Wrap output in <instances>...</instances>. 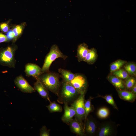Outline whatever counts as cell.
Wrapping results in <instances>:
<instances>
[{"label":"cell","instance_id":"19","mask_svg":"<svg viewBox=\"0 0 136 136\" xmlns=\"http://www.w3.org/2000/svg\"><path fill=\"white\" fill-rule=\"evenodd\" d=\"M127 61L121 59H118L111 63L110 65L111 73L121 68L127 63Z\"/></svg>","mask_w":136,"mask_h":136},{"label":"cell","instance_id":"3","mask_svg":"<svg viewBox=\"0 0 136 136\" xmlns=\"http://www.w3.org/2000/svg\"><path fill=\"white\" fill-rule=\"evenodd\" d=\"M16 48L8 46L0 49V64L10 68H14L16 61L15 58Z\"/></svg>","mask_w":136,"mask_h":136},{"label":"cell","instance_id":"16","mask_svg":"<svg viewBox=\"0 0 136 136\" xmlns=\"http://www.w3.org/2000/svg\"><path fill=\"white\" fill-rule=\"evenodd\" d=\"M98 57L96 50L92 48L89 49L84 61L88 64H92L96 61Z\"/></svg>","mask_w":136,"mask_h":136},{"label":"cell","instance_id":"22","mask_svg":"<svg viewBox=\"0 0 136 136\" xmlns=\"http://www.w3.org/2000/svg\"><path fill=\"white\" fill-rule=\"evenodd\" d=\"M111 73L121 79L125 80L130 76L128 73L124 69L121 68Z\"/></svg>","mask_w":136,"mask_h":136},{"label":"cell","instance_id":"12","mask_svg":"<svg viewBox=\"0 0 136 136\" xmlns=\"http://www.w3.org/2000/svg\"><path fill=\"white\" fill-rule=\"evenodd\" d=\"M89 50L88 46L85 43L81 44L78 46L77 57L78 62L84 61Z\"/></svg>","mask_w":136,"mask_h":136},{"label":"cell","instance_id":"14","mask_svg":"<svg viewBox=\"0 0 136 136\" xmlns=\"http://www.w3.org/2000/svg\"><path fill=\"white\" fill-rule=\"evenodd\" d=\"M117 91L119 97L124 100L133 102L136 98L135 94L130 91L125 90H118Z\"/></svg>","mask_w":136,"mask_h":136},{"label":"cell","instance_id":"20","mask_svg":"<svg viewBox=\"0 0 136 136\" xmlns=\"http://www.w3.org/2000/svg\"><path fill=\"white\" fill-rule=\"evenodd\" d=\"M129 74L132 76L136 75V64L134 63H126L124 65L123 68Z\"/></svg>","mask_w":136,"mask_h":136},{"label":"cell","instance_id":"18","mask_svg":"<svg viewBox=\"0 0 136 136\" xmlns=\"http://www.w3.org/2000/svg\"><path fill=\"white\" fill-rule=\"evenodd\" d=\"M113 129L108 123L102 125L100 127L98 133L99 136H109L112 135L113 132Z\"/></svg>","mask_w":136,"mask_h":136},{"label":"cell","instance_id":"2","mask_svg":"<svg viewBox=\"0 0 136 136\" xmlns=\"http://www.w3.org/2000/svg\"><path fill=\"white\" fill-rule=\"evenodd\" d=\"M68 57L64 54L56 44L53 45L48 53L46 56L44 62L41 68L42 74L49 71V68L53 62L56 59L61 58L65 60Z\"/></svg>","mask_w":136,"mask_h":136},{"label":"cell","instance_id":"4","mask_svg":"<svg viewBox=\"0 0 136 136\" xmlns=\"http://www.w3.org/2000/svg\"><path fill=\"white\" fill-rule=\"evenodd\" d=\"M84 94H80L78 97L71 105L76 112L75 119L82 124V120L85 119Z\"/></svg>","mask_w":136,"mask_h":136},{"label":"cell","instance_id":"23","mask_svg":"<svg viewBox=\"0 0 136 136\" xmlns=\"http://www.w3.org/2000/svg\"><path fill=\"white\" fill-rule=\"evenodd\" d=\"M92 99V98L91 97H90L84 103L85 119L86 120L87 117L89 114L92 112L93 110V107L91 103Z\"/></svg>","mask_w":136,"mask_h":136},{"label":"cell","instance_id":"30","mask_svg":"<svg viewBox=\"0 0 136 136\" xmlns=\"http://www.w3.org/2000/svg\"><path fill=\"white\" fill-rule=\"evenodd\" d=\"M6 36L8 40H11L13 39H15V36L13 31L10 30L7 33Z\"/></svg>","mask_w":136,"mask_h":136},{"label":"cell","instance_id":"13","mask_svg":"<svg viewBox=\"0 0 136 136\" xmlns=\"http://www.w3.org/2000/svg\"><path fill=\"white\" fill-rule=\"evenodd\" d=\"M107 79L117 89L123 90L125 89L124 82L122 79L112 74L109 75Z\"/></svg>","mask_w":136,"mask_h":136},{"label":"cell","instance_id":"8","mask_svg":"<svg viewBox=\"0 0 136 136\" xmlns=\"http://www.w3.org/2000/svg\"><path fill=\"white\" fill-rule=\"evenodd\" d=\"M67 102H64V114L61 117L62 121L68 125L75 115L76 112L74 108L72 106H69Z\"/></svg>","mask_w":136,"mask_h":136},{"label":"cell","instance_id":"28","mask_svg":"<svg viewBox=\"0 0 136 136\" xmlns=\"http://www.w3.org/2000/svg\"><path fill=\"white\" fill-rule=\"evenodd\" d=\"M40 130V136H49L50 135V130L47 129L45 126H43Z\"/></svg>","mask_w":136,"mask_h":136},{"label":"cell","instance_id":"10","mask_svg":"<svg viewBox=\"0 0 136 136\" xmlns=\"http://www.w3.org/2000/svg\"><path fill=\"white\" fill-rule=\"evenodd\" d=\"M36 81L34 83V88L37 91L39 95L43 98L51 101L49 97L48 90L42 84L37 78H36Z\"/></svg>","mask_w":136,"mask_h":136},{"label":"cell","instance_id":"32","mask_svg":"<svg viewBox=\"0 0 136 136\" xmlns=\"http://www.w3.org/2000/svg\"><path fill=\"white\" fill-rule=\"evenodd\" d=\"M131 92L136 94V84L135 85L130 89Z\"/></svg>","mask_w":136,"mask_h":136},{"label":"cell","instance_id":"25","mask_svg":"<svg viewBox=\"0 0 136 136\" xmlns=\"http://www.w3.org/2000/svg\"><path fill=\"white\" fill-rule=\"evenodd\" d=\"M109 109L105 107L99 109L97 112V115L101 119L107 118L109 115Z\"/></svg>","mask_w":136,"mask_h":136},{"label":"cell","instance_id":"27","mask_svg":"<svg viewBox=\"0 0 136 136\" xmlns=\"http://www.w3.org/2000/svg\"><path fill=\"white\" fill-rule=\"evenodd\" d=\"M22 30V27L20 25L16 26L13 29V31L14 35L15 40L21 34Z\"/></svg>","mask_w":136,"mask_h":136},{"label":"cell","instance_id":"26","mask_svg":"<svg viewBox=\"0 0 136 136\" xmlns=\"http://www.w3.org/2000/svg\"><path fill=\"white\" fill-rule=\"evenodd\" d=\"M105 100L109 104L111 105L115 109H118V108L113 98L110 95H106L104 96H100Z\"/></svg>","mask_w":136,"mask_h":136},{"label":"cell","instance_id":"6","mask_svg":"<svg viewBox=\"0 0 136 136\" xmlns=\"http://www.w3.org/2000/svg\"><path fill=\"white\" fill-rule=\"evenodd\" d=\"M69 83L78 91L80 94H85L87 86L85 77L81 74H75L74 78Z\"/></svg>","mask_w":136,"mask_h":136},{"label":"cell","instance_id":"11","mask_svg":"<svg viewBox=\"0 0 136 136\" xmlns=\"http://www.w3.org/2000/svg\"><path fill=\"white\" fill-rule=\"evenodd\" d=\"M69 125L71 130L73 133L80 136L85 135L82 124L77 120L73 119L70 122Z\"/></svg>","mask_w":136,"mask_h":136},{"label":"cell","instance_id":"21","mask_svg":"<svg viewBox=\"0 0 136 136\" xmlns=\"http://www.w3.org/2000/svg\"><path fill=\"white\" fill-rule=\"evenodd\" d=\"M50 112H61L62 111L61 106L55 102H51L50 104L46 106Z\"/></svg>","mask_w":136,"mask_h":136},{"label":"cell","instance_id":"9","mask_svg":"<svg viewBox=\"0 0 136 136\" xmlns=\"http://www.w3.org/2000/svg\"><path fill=\"white\" fill-rule=\"evenodd\" d=\"M25 72L27 76H32L35 78L42 74L41 68L37 65L32 63H28L25 65Z\"/></svg>","mask_w":136,"mask_h":136},{"label":"cell","instance_id":"1","mask_svg":"<svg viewBox=\"0 0 136 136\" xmlns=\"http://www.w3.org/2000/svg\"><path fill=\"white\" fill-rule=\"evenodd\" d=\"M60 77L58 73L49 71L42 73L35 78L38 79L48 90L59 96L61 86Z\"/></svg>","mask_w":136,"mask_h":136},{"label":"cell","instance_id":"24","mask_svg":"<svg viewBox=\"0 0 136 136\" xmlns=\"http://www.w3.org/2000/svg\"><path fill=\"white\" fill-rule=\"evenodd\" d=\"M124 82L125 88L128 90H130L136 84L135 79L133 76H129Z\"/></svg>","mask_w":136,"mask_h":136},{"label":"cell","instance_id":"15","mask_svg":"<svg viewBox=\"0 0 136 136\" xmlns=\"http://www.w3.org/2000/svg\"><path fill=\"white\" fill-rule=\"evenodd\" d=\"M85 127L86 133L90 135L94 134L96 132L97 129L96 124L95 122L88 119L86 120Z\"/></svg>","mask_w":136,"mask_h":136},{"label":"cell","instance_id":"31","mask_svg":"<svg viewBox=\"0 0 136 136\" xmlns=\"http://www.w3.org/2000/svg\"><path fill=\"white\" fill-rule=\"evenodd\" d=\"M8 40V39L6 35L0 33V43L6 42Z\"/></svg>","mask_w":136,"mask_h":136},{"label":"cell","instance_id":"29","mask_svg":"<svg viewBox=\"0 0 136 136\" xmlns=\"http://www.w3.org/2000/svg\"><path fill=\"white\" fill-rule=\"evenodd\" d=\"M9 29V27L7 23H3L0 24V30L3 32H7Z\"/></svg>","mask_w":136,"mask_h":136},{"label":"cell","instance_id":"7","mask_svg":"<svg viewBox=\"0 0 136 136\" xmlns=\"http://www.w3.org/2000/svg\"><path fill=\"white\" fill-rule=\"evenodd\" d=\"M14 82L17 87L23 92L31 93L35 91L34 88L29 84L21 75L16 78Z\"/></svg>","mask_w":136,"mask_h":136},{"label":"cell","instance_id":"17","mask_svg":"<svg viewBox=\"0 0 136 136\" xmlns=\"http://www.w3.org/2000/svg\"><path fill=\"white\" fill-rule=\"evenodd\" d=\"M58 71L64 82H69L75 77V74L67 70L60 68L58 69Z\"/></svg>","mask_w":136,"mask_h":136},{"label":"cell","instance_id":"5","mask_svg":"<svg viewBox=\"0 0 136 136\" xmlns=\"http://www.w3.org/2000/svg\"><path fill=\"white\" fill-rule=\"evenodd\" d=\"M79 94L78 91L69 83L63 82L61 96L64 102L68 103Z\"/></svg>","mask_w":136,"mask_h":136}]
</instances>
